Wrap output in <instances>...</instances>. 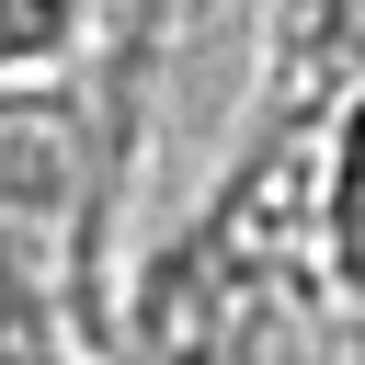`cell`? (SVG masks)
<instances>
[{"label": "cell", "instance_id": "cell-3", "mask_svg": "<svg viewBox=\"0 0 365 365\" xmlns=\"http://www.w3.org/2000/svg\"><path fill=\"white\" fill-rule=\"evenodd\" d=\"M0 365H46V342H34V308H23V285H11V262H0Z\"/></svg>", "mask_w": 365, "mask_h": 365}, {"label": "cell", "instance_id": "cell-1", "mask_svg": "<svg viewBox=\"0 0 365 365\" xmlns=\"http://www.w3.org/2000/svg\"><path fill=\"white\" fill-rule=\"evenodd\" d=\"M285 240H308L319 274H331V297L365 308V0H308V11H297L285 125L262 137L251 194L205 228L194 274L274 262Z\"/></svg>", "mask_w": 365, "mask_h": 365}, {"label": "cell", "instance_id": "cell-2", "mask_svg": "<svg viewBox=\"0 0 365 365\" xmlns=\"http://www.w3.org/2000/svg\"><path fill=\"white\" fill-rule=\"evenodd\" d=\"M160 0H0V171L34 205L91 217Z\"/></svg>", "mask_w": 365, "mask_h": 365}]
</instances>
